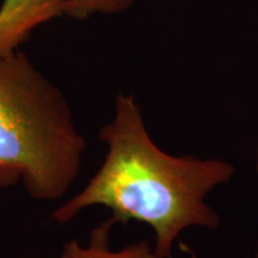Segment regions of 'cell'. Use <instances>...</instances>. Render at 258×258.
I'll use <instances>...</instances> for the list:
<instances>
[{
	"label": "cell",
	"instance_id": "cell-3",
	"mask_svg": "<svg viewBox=\"0 0 258 258\" xmlns=\"http://www.w3.org/2000/svg\"><path fill=\"white\" fill-rule=\"evenodd\" d=\"M64 0H4L0 6V56L14 53L31 32L63 16Z\"/></svg>",
	"mask_w": 258,
	"mask_h": 258
},
{
	"label": "cell",
	"instance_id": "cell-6",
	"mask_svg": "<svg viewBox=\"0 0 258 258\" xmlns=\"http://www.w3.org/2000/svg\"><path fill=\"white\" fill-rule=\"evenodd\" d=\"M256 171H257V176H258V148H257V156H256ZM257 258H258V252H257Z\"/></svg>",
	"mask_w": 258,
	"mask_h": 258
},
{
	"label": "cell",
	"instance_id": "cell-5",
	"mask_svg": "<svg viewBox=\"0 0 258 258\" xmlns=\"http://www.w3.org/2000/svg\"><path fill=\"white\" fill-rule=\"evenodd\" d=\"M135 0H64L63 16L86 19L92 15H115L123 12Z\"/></svg>",
	"mask_w": 258,
	"mask_h": 258
},
{
	"label": "cell",
	"instance_id": "cell-4",
	"mask_svg": "<svg viewBox=\"0 0 258 258\" xmlns=\"http://www.w3.org/2000/svg\"><path fill=\"white\" fill-rule=\"evenodd\" d=\"M115 221L109 218L90 232L88 244L78 240L64 243L60 258H158L153 246L147 240L129 244L118 250L110 246V232Z\"/></svg>",
	"mask_w": 258,
	"mask_h": 258
},
{
	"label": "cell",
	"instance_id": "cell-2",
	"mask_svg": "<svg viewBox=\"0 0 258 258\" xmlns=\"http://www.w3.org/2000/svg\"><path fill=\"white\" fill-rule=\"evenodd\" d=\"M85 150L60 89L21 49L0 56V189L21 183L38 201L63 198Z\"/></svg>",
	"mask_w": 258,
	"mask_h": 258
},
{
	"label": "cell",
	"instance_id": "cell-1",
	"mask_svg": "<svg viewBox=\"0 0 258 258\" xmlns=\"http://www.w3.org/2000/svg\"><path fill=\"white\" fill-rule=\"evenodd\" d=\"M99 139L108 147L104 161L88 184L53 212L56 224L103 206L115 224L134 220L150 226L158 258L170 257L186 228L219 227L220 218L206 198L233 177L232 164L164 152L151 139L132 95L117 96L114 118L102 127Z\"/></svg>",
	"mask_w": 258,
	"mask_h": 258
}]
</instances>
